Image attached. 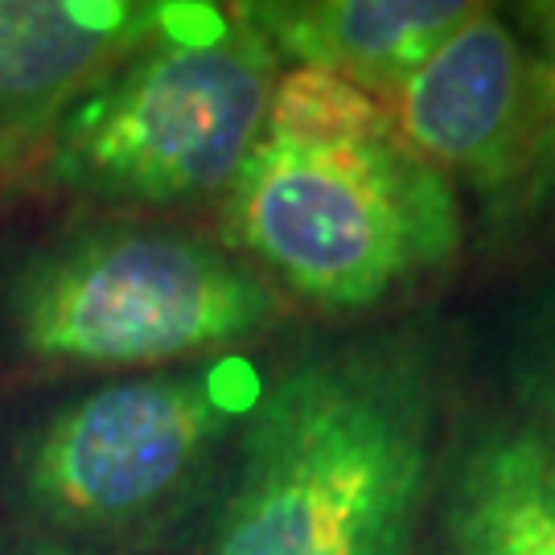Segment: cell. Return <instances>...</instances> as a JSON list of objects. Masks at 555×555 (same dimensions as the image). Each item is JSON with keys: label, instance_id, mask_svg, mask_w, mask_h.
I'll return each mask as SVG.
<instances>
[{"label": "cell", "instance_id": "8992f818", "mask_svg": "<svg viewBox=\"0 0 555 555\" xmlns=\"http://www.w3.org/2000/svg\"><path fill=\"white\" fill-rule=\"evenodd\" d=\"M396 137L477 194L486 222L515 198L535 112L531 50L490 4L453 29L387 100Z\"/></svg>", "mask_w": 555, "mask_h": 555}, {"label": "cell", "instance_id": "3957f363", "mask_svg": "<svg viewBox=\"0 0 555 555\" xmlns=\"http://www.w3.org/2000/svg\"><path fill=\"white\" fill-rule=\"evenodd\" d=\"M280 59L243 4H169L66 116L29 181L112 215L222 202L251 157Z\"/></svg>", "mask_w": 555, "mask_h": 555}, {"label": "cell", "instance_id": "52a82bcc", "mask_svg": "<svg viewBox=\"0 0 555 555\" xmlns=\"http://www.w3.org/2000/svg\"><path fill=\"white\" fill-rule=\"evenodd\" d=\"M165 17V0H0V181H29L59 119Z\"/></svg>", "mask_w": 555, "mask_h": 555}, {"label": "cell", "instance_id": "8fae6325", "mask_svg": "<svg viewBox=\"0 0 555 555\" xmlns=\"http://www.w3.org/2000/svg\"><path fill=\"white\" fill-rule=\"evenodd\" d=\"M502 383L511 416L555 456V288L515 309L502 346Z\"/></svg>", "mask_w": 555, "mask_h": 555}, {"label": "cell", "instance_id": "5b68a950", "mask_svg": "<svg viewBox=\"0 0 555 555\" xmlns=\"http://www.w3.org/2000/svg\"><path fill=\"white\" fill-rule=\"evenodd\" d=\"M222 231L288 305L354 318L453 268L465 206L396 124L346 137L263 128L222 198Z\"/></svg>", "mask_w": 555, "mask_h": 555}, {"label": "cell", "instance_id": "7c38bea8", "mask_svg": "<svg viewBox=\"0 0 555 555\" xmlns=\"http://www.w3.org/2000/svg\"><path fill=\"white\" fill-rule=\"evenodd\" d=\"M0 555H119V552H100V547H79V543H59V539L41 535H17L9 543H0Z\"/></svg>", "mask_w": 555, "mask_h": 555}, {"label": "cell", "instance_id": "6da1fadb", "mask_svg": "<svg viewBox=\"0 0 555 555\" xmlns=\"http://www.w3.org/2000/svg\"><path fill=\"white\" fill-rule=\"evenodd\" d=\"M440 412V346L420 325L300 346L268 371L206 555H420Z\"/></svg>", "mask_w": 555, "mask_h": 555}, {"label": "cell", "instance_id": "277c9868", "mask_svg": "<svg viewBox=\"0 0 555 555\" xmlns=\"http://www.w3.org/2000/svg\"><path fill=\"white\" fill-rule=\"evenodd\" d=\"M288 309L227 238L132 215L50 235L0 288L21 362L107 378L243 354L276 334Z\"/></svg>", "mask_w": 555, "mask_h": 555}, {"label": "cell", "instance_id": "7a4b0ae2", "mask_svg": "<svg viewBox=\"0 0 555 555\" xmlns=\"http://www.w3.org/2000/svg\"><path fill=\"white\" fill-rule=\"evenodd\" d=\"M268 366L222 354L112 375L50 403L9 440L0 498L21 535L132 555L215 511Z\"/></svg>", "mask_w": 555, "mask_h": 555}, {"label": "cell", "instance_id": "9c48e42d", "mask_svg": "<svg viewBox=\"0 0 555 555\" xmlns=\"http://www.w3.org/2000/svg\"><path fill=\"white\" fill-rule=\"evenodd\" d=\"M243 9L280 66L325 70L383 103L477 13L465 0H263Z\"/></svg>", "mask_w": 555, "mask_h": 555}, {"label": "cell", "instance_id": "ba28073f", "mask_svg": "<svg viewBox=\"0 0 555 555\" xmlns=\"http://www.w3.org/2000/svg\"><path fill=\"white\" fill-rule=\"evenodd\" d=\"M440 555H555V456L515 416H477L437 481Z\"/></svg>", "mask_w": 555, "mask_h": 555}, {"label": "cell", "instance_id": "30bf717a", "mask_svg": "<svg viewBox=\"0 0 555 555\" xmlns=\"http://www.w3.org/2000/svg\"><path fill=\"white\" fill-rule=\"evenodd\" d=\"M511 25L531 50L535 112H531V144H527L522 178L494 227L506 235H522L531 227L555 222V0L518 4Z\"/></svg>", "mask_w": 555, "mask_h": 555}]
</instances>
